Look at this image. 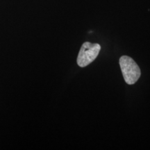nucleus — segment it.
I'll return each mask as SVG.
<instances>
[{
    "mask_svg": "<svg viewBox=\"0 0 150 150\" xmlns=\"http://www.w3.org/2000/svg\"><path fill=\"white\" fill-rule=\"evenodd\" d=\"M120 66L125 82L133 85L139 79L141 75L140 69L138 64L131 57L122 56L120 59Z\"/></svg>",
    "mask_w": 150,
    "mask_h": 150,
    "instance_id": "f257e3e1",
    "label": "nucleus"
},
{
    "mask_svg": "<svg viewBox=\"0 0 150 150\" xmlns=\"http://www.w3.org/2000/svg\"><path fill=\"white\" fill-rule=\"evenodd\" d=\"M100 50L101 46L98 43L84 42L81 47L76 60L79 66L84 67L93 63L99 55Z\"/></svg>",
    "mask_w": 150,
    "mask_h": 150,
    "instance_id": "f03ea898",
    "label": "nucleus"
}]
</instances>
